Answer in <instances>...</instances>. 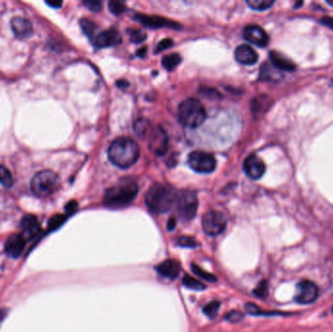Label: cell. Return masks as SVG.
I'll return each mask as SVG.
<instances>
[{
  "label": "cell",
  "instance_id": "cell-1",
  "mask_svg": "<svg viewBox=\"0 0 333 332\" xmlns=\"http://www.w3.org/2000/svg\"><path fill=\"white\" fill-rule=\"evenodd\" d=\"M139 192L137 180L124 177L109 188L104 197V204L111 209H121L130 205Z\"/></svg>",
  "mask_w": 333,
  "mask_h": 332
},
{
  "label": "cell",
  "instance_id": "cell-2",
  "mask_svg": "<svg viewBox=\"0 0 333 332\" xmlns=\"http://www.w3.org/2000/svg\"><path fill=\"white\" fill-rule=\"evenodd\" d=\"M139 157L138 143L132 138H119L109 148V158L111 163L121 168H127L137 163Z\"/></svg>",
  "mask_w": 333,
  "mask_h": 332
},
{
  "label": "cell",
  "instance_id": "cell-3",
  "mask_svg": "<svg viewBox=\"0 0 333 332\" xmlns=\"http://www.w3.org/2000/svg\"><path fill=\"white\" fill-rule=\"evenodd\" d=\"M176 193L173 188L164 183H154L145 194V204L155 215L168 212L175 202Z\"/></svg>",
  "mask_w": 333,
  "mask_h": 332
},
{
  "label": "cell",
  "instance_id": "cell-4",
  "mask_svg": "<svg viewBox=\"0 0 333 332\" xmlns=\"http://www.w3.org/2000/svg\"><path fill=\"white\" fill-rule=\"evenodd\" d=\"M206 111L196 99H187L178 107V119L180 123L191 129L200 127L206 120Z\"/></svg>",
  "mask_w": 333,
  "mask_h": 332
},
{
  "label": "cell",
  "instance_id": "cell-5",
  "mask_svg": "<svg viewBox=\"0 0 333 332\" xmlns=\"http://www.w3.org/2000/svg\"><path fill=\"white\" fill-rule=\"evenodd\" d=\"M59 177L55 171L45 169L37 172L31 179L30 189L37 197H47L59 187Z\"/></svg>",
  "mask_w": 333,
  "mask_h": 332
},
{
  "label": "cell",
  "instance_id": "cell-6",
  "mask_svg": "<svg viewBox=\"0 0 333 332\" xmlns=\"http://www.w3.org/2000/svg\"><path fill=\"white\" fill-rule=\"evenodd\" d=\"M174 204L180 219L189 221L195 218L199 205L195 192L191 190H181L177 192Z\"/></svg>",
  "mask_w": 333,
  "mask_h": 332
},
{
  "label": "cell",
  "instance_id": "cell-7",
  "mask_svg": "<svg viewBox=\"0 0 333 332\" xmlns=\"http://www.w3.org/2000/svg\"><path fill=\"white\" fill-rule=\"evenodd\" d=\"M227 219L219 211H210L203 216L202 227L204 232L212 237L221 235L226 229Z\"/></svg>",
  "mask_w": 333,
  "mask_h": 332
},
{
  "label": "cell",
  "instance_id": "cell-8",
  "mask_svg": "<svg viewBox=\"0 0 333 332\" xmlns=\"http://www.w3.org/2000/svg\"><path fill=\"white\" fill-rule=\"evenodd\" d=\"M188 164L197 172L210 173L216 169L217 160L214 155L204 151H193L188 156Z\"/></svg>",
  "mask_w": 333,
  "mask_h": 332
},
{
  "label": "cell",
  "instance_id": "cell-9",
  "mask_svg": "<svg viewBox=\"0 0 333 332\" xmlns=\"http://www.w3.org/2000/svg\"><path fill=\"white\" fill-rule=\"evenodd\" d=\"M148 146L150 151L157 156H164L166 154L168 147V138L166 131L161 126H157L151 131Z\"/></svg>",
  "mask_w": 333,
  "mask_h": 332
},
{
  "label": "cell",
  "instance_id": "cell-10",
  "mask_svg": "<svg viewBox=\"0 0 333 332\" xmlns=\"http://www.w3.org/2000/svg\"><path fill=\"white\" fill-rule=\"evenodd\" d=\"M319 296L318 286L311 280H301L296 285L294 299L299 304H310L316 301Z\"/></svg>",
  "mask_w": 333,
  "mask_h": 332
},
{
  "label": "cell",
  "instance_id": "cell-11",
  "mask_svg": "<svg viewBox=\"0 0 333 332\" xmlns=\"http://www.w3.org/2000/svg\"><path fill=\"white\" fill-rule=\"evenodd\" d=\"M92 43L98 48L117 46L122 43V35L117 28H111L105 31L99 32L92 40Z\"/></svg>",
  "mask_w": 333,
  "mask_h": 332
},
{
  "label": "cell",
  "instance_id": "cell-12",
  "mask_svg": "<svg viewBox=\"0 0 333 332\" xmlns=\"http://www.w3.org/2000/svg\"><path fill=\"white\" fill-rule=\"evenodd\" d=\"M135 19L140 22L143 26L150 28H181V26L175 22L167 20L166 18L160 16H149L144 14H136Z\"/></svg>",
  "mask_w": 333,
  "mask_h": 332
},
{
  "label": "cell",
  "instance_id": "cell-13",
  "mask_svg": "<svg viewBox=\"0 0 333 332\" xmlns=\"http://www.w3.org/2000/svg\"><path fill=\"white\" fill-rule=\"evenodd\" d=\"M244 37L250 43L258 47H266L269 43V36L265 30L255 25H250L245 28Z\"/></svg>",
  "mask_w": 333,
  "mask_h": 332
},
{
  "label": "cell",
  "instance_id": "cell-14",
  "mask_svg": "<svg viewBox=\"0 0 333 332\" xmlns=\"http://www.w3.org/2000/svg\"><path fill=\"white\" fill-rule=\"evenodd\" d=\"M11 29L16 37L26 39L32 34L33 26L27 18L15 17L11 20Z\"/></svg>",
  "mask_w": 333,
  "mask_h": 332
},
{
  "label": "cell",
  "instance_id": "cell-15",
  "mask_svg": "<svg viewBox=\"0 0 333 332\" xmlns=\"http://www.w3.org/2000/svg\"><path fill=\"white\" fill-rule=\"evenodd\" d=\"M244 169L249 177L252 179H259L264 174L266 166L258 156L250 155L244 163Z\"/></svg>",
  "mask_w": 333,
  "mask_h": 332
},
{
  "label": "cell",
  "instance_id": "cell-16",
  "mask_svg": "<svg viewBox=\"0 0 333 332\" xmlns=\"http://www.w3.org/2000/svg\"><path fill=\"white\" fill-rule=\"evenodd\" d=\"M26 245V239L22 234H15L9 237L5 243V251L12 257H19Z\"/></svg>",
  "mask_w": 333,
  "mask_h": 332
},
{
  "label": "cell",
  "instance_id": "cell-17",
  "mask_svg": "<svg viewBox=\"0 0 333 332\" xmlns=\"http://www.w3.org/2000/svg\"><path fill=\"white\" fill-rule=\"evenodd\" d=\"M155 269L158 272V274L161 275L162 277L173 279L178 277V275L180 274L181 266L179 262L174 259H166L159 265H157Z\"/></svg>",
  "mask_w": 333,
  "mask_h": 332
},
{
  "label": "cell",
  "instance_id": "cell-18",
  "mask_svg": "<svg viewBox=\"0 0 333 332\" xmlns=\"http://www.w3.org/2000/svg\"><path fill=\"white\" fill-rule=\"evenodd\" d=\"M235 58L242 64L251 65L258 60V55L250 46L240 45L235 50Z\"/></svg>",
  "mask_w": 333,
  "mask_h": 332
},
{
  "label": "cell",
  "instance_id": "cell-19",
  "mask_svg": "<svg viewBox=\"0 0 333 332\" xmlns=\"http://www.w3.org/2000/svg\"><path fill=\"white\" fill-rule=\"evenodd\" d=\"M21 226L24 229V234H22V235L25 237V239H26V237L27 238H32V237L36 236L37 233L40 230V227H39L36 217H34L32 215H28V216L24 217L22 221H21Z\"/></svg>",
  "mask_w": 333,
  "mask_h": 332
},
{
  "label": "cell",
  "instance_id": "cell-20",
  "mask_svg": "<svg viewBox=\"0 0 333 332\" xmlns=\"http://www.w3.org/2000/svg\"><path fill=\"white\" fill-rule=\"evenodd\" d=\"M272 105V101L267 96H258L251 101V111L253 114L258 115L262 114L268 111L270 106Z\"/></svg>",
  "mask_w": 333,
  "mask_h": 332
},
{
  "label": "cell",
  "instance_id": "cell-21",
  "mask_svg": "<svg viewBox=\"0 0 333 332\" xmlns=\"http://www.w3.org/2000/svg\"><path fill=\"white\" fill-rule=\"evenodd\" d=\"M270 59L273 65L279 70L292 71L295 68V65L290 60H288L286 57H284L283 55L278 54L275 51L270 52Z\"/></svg>",
  "mask_w": 333,
  "mask_h": 332
},
{
  "label": "cell",
  "instance_id": "cell-22",
  "mask_svg": "<svg viewBox=\"0 0 333 332\" xmlns=\"http://www.w3.org/2000/svg\"><path fill=\"white\" fill-rule=\"evenodd\" d=\"M134 131L136 135L143 139L146 138L148 134L151 133V123L148 119L145 118H139L138 119L134 124Z\"/></svg>",
  "mask_w": 333,
  "mask_h": 332
},
{
  "label": "cell",
  "instance_id": "cell-23",
  "mask_svg": "<svg viewBox=\"0 0 333 332\" xmlns=\"http://www.w3.org/2000/svg\"><path fill=\"white\" fill-rule=\"evenodd\" d=\"M80 27L83 30V32L85 33V35L92 41L95 36L98 34L97 30H98V27L96 26L95 23H93L92 21L88 20V19H82L80 21Z\"/></svg>",
  "mask_w": 333,
  "mask_h": 332
},
{
  "label": "cell",
  "instance_id": "cell-24",
  "mask_svg": "<svg viewBox=\"0 0 333 332\" xmlns=\"http://www.w3.org/2000/svg\"><path fill=\"white\" fill-rule=\"evenodd\" d=\"M180 62H181V56L177 53H172V54L165 55L162 58V65L168 71L175 68Z\"/></svg>",
  "mask_w": 333,
  "mask_h": 332
},
{
  "label": "cell",
  "instance_id": "cell-25",
  "mask_svg": "<svg viewBox=\"0 0 333 332\" xmlns=\"http://www.w3.org/2000/svg\"><path fill=\"white\" fill-rule=\"evenodd\" d=\"M0 183L5 188H10L14 184V178L11 171L5 166L0 165Z\"/></svg>",
  "mask_w": 333,
  "mask_h": 332
},
{
  "label": "cell",
  "instance_id": "cell-26",
  "mask_svg": "<svg viewBox=\"0 0 333 332\" xmlns=\"http://www.w3.org/2000/svg\"><path fill=\"white\" fill-rule=\"evenodd\" d=\"M182 283L185 287L192 289V290H204L206 288L205 284H203L200 280H198L195 277H190L189 275H185L183 279H182Z\"/></svg>",
  "mask_w": 333,
  "mask_h": 332
},
{
  "label": "cell",
  "instance_id": "cell-27",
  "mask_svg": "<svg viewBox=\"0 0 333 332\" xmlns=\"http://www.w3.org/2000/svg\"><path fill=\"white\" fill-rule=\"evenodd\" d=\"M273 0H248L247 4L253 10L264 11L274 5Z\"/></svg>",
  "mask_w": 333,
  "mask_h": 332
},
{
  "label": "cell",
  "instance_id": "cell-28",
  "mask_svg": "<svg viewBox=\"0 0 333 332\" xmlns=\"http://www.w3.org/2000/svg\"><path fill=\"white\" fill-rule=\"evenodd\" d=\"M280 77V75H278L277 70H274V68L265 63L262 65L261 69H260V78L263 80H275L278 79V77Z\"/></svg>",
  "mask_w": 333,
  "mask_h": 332
},
{
  "label": "cell",
  "instance_id": "cell-29",
  "mask_svg": "<svg viewBox=\"0 0 333 332\" xmlns=\"http://www.w3.org/2000/svg\"><path fill=\"white\" fill-rule=\"evenodd\" d=\"M191 268H192V272L197 276V277H201L207 281H210V282H215L217 281V277L215 275L203 270L200 266L192 263L191 264Z\"/></svg>",
  "mask_w": 333,
  "mask_h": 332
},
{
  "label": "cell",
  "instance_id": "cell-30",
  "mask_svg": "<svg viewBox=\"0 0 333 332\" xmlns=\"http://www.w3.org/2000/svg\"><path fill=\"white\" fill-rule=\"evenodd\" d=\"M220 307H221V302H219V301H212V302L208 303L204 307L203 312L210 319H214V318H216L217 314L219 313Z\"/></svg>",
  "mask_w": 333,
  "mask_h": 332
},
{
  "label": "cell",
  "instance_id": "cell-31",
  "mask_svg": "<svg viewBox=\"0 0 333 332\" xmlns=\"http://www.w3.org/2000/svg\"><path fill=\"white\" fill-rule=\"evenodd\" d=\"M199 93L203 97L211 99V100H219V99L222 98V94L217 89L212 88V87H208V86L201 87L200 90H199Z\"/></svg>",
  "mask_w": 333,
  "mask_h": 332
},
{
  "label": "cell",
  "instance_id": "cell-32",
  "mask_svg": "<svg viewBox=\"0 0 333 332\" xmlns=\"http://www.w3.org/2000/svg\"><path fill=\"white\" fill-rule=\"evenodd\" d=\"M176 243L178 246L182 248H189V249L197 248L199 245V243L193 237H190V236H180L178 237Z\"/></svg>",
  "mask_w": 333,
  "mask_h": 332
},
{
  "label": "cell",
  "instance_id": "cell-33",
  "mask_svg": "<svg viewBox=\"0 0 333 332\" xmlns=\"http://www.w3.org/2000/svg\"><path fill=\"white\" fill-rule=\"evenodd\" d=\"M131 41L134 43H141L146 39V33L139 29H131L129 30Z\"/></svg>",
  "mask_w": 333,
  "mask_h": 332
},
{
  "label": "cell",
  "instance_id": "cell-34",
  "mask_svg": "<svg viewBox=\"0 0 333 332\" xmlns=\"http://www.w3.org/2000/svg\"><path fill=\"white\" fill-rule=\"evenodd\" d=\"M253 293L255 296L259 297V298H265L268 294V283L266 280H261L257 286L255 287V289L253 290Z\"/></svg>",
  "mask_w": 333,
  "mask_h": 332
},
{
  "label": "cell",
  "instance_id": "cell-35",
  "mask_svg": "<svg viewBox=\"0 0 333 332\" xmlns=\"http://www.w3.org/2000/svg\"><path fill=\"white\" fill-rule=\"evenodd\" d=\"M65 221H66V217L63 216V215H56L54 217H52L49 221V223H48L49 230L53 231V230L57 229L59 226H61L63 224V222Z\"/></svg>",
  "mask_w": 333,
  "mask_h": 332
},
{
  "label": "cell",
  "instance_id": "cell-36",
  "mask_svg": "<svg viewBox=\"0 0 333 332\" xmlns=\"http://www.w3.org/2000/svg\"><path fill=\"white\" fill-rule=\"evenodd\" d=\"M245 318V315L240 312V311H231L229 313H227L225 315V320L230 322V323H233V324H237V323H240L241 321H243Z\"/></svg>",
  "mask_w": 333,
  "mask_h": 332
},
{
  "label": "cell",
  "instance_id": "cell-37",
  "mask_svg": "<svg viewBox=\"0 0 333 332\" xmlns=\"http://www.w3.org/2000/svg\"><path fill=\"white\" fill-rule=\"evenodd\" d=\"M109 7L111 10V13H113L114 15H121L126 11V6L119 1H111L109 3Z\"/></svg>",
  "mask_w": 333,
  "mask_h": 332
},
{
  "label": "cell",
  "instance_id": "cell-38",
  "mask_svg": "<svg viewBox=\"0 0 333 332\" xmlns=\"http://www.w3.org/2000/svg\"><path fill=\"white\" fill-rule=\"evenodd\" d=\"M83 4L91 11L93 12H100L103 8V4L100 1H95V0H87L83 1Z\"/></svg>",
  "mask_w": 333,
  "mask_h": 332
},
{
  "label": "cell",
  "instance_id": "cell-39",
  "mask_svg": "<svg viewBox=\"0 0 333 332\" xmlns=\"http://www.w3.org/2000/svg\"><path fill=\"white\" fill-rule=\"evenodd\" d=\"M172 44H173V42H172V40H171L170 38H165V39H163V40L160 41V42L158 43V45L156 46L155 53L157 54V53H161V52L165 51L166 49L170 48V47L172 46Z\"/></svg>",
  "mask_w": 333,
  "mask_h": 332
},
{
  "label": "cell",
  "instance_id": "cell-40",
  "mask_svg": "<svg viewBox=\"0 0 333 332\" xmlns=\"http://www.w3.org/2000/svg\"><path fill=\"white\" fill-rule=\"evenodd\" d=\"M77 207H78L77 202L71 201V202H69V203L65 206V212H66L68 215H70V214L74 213V212L77 210Z\"/></svg>",
  "mask_w": 333,
  "mask_h": 332
},
{
  "label": "cell",
  "instance_id": "cell-41",
  "mask_svg": "<svg viewBox=\"0 0 333 332\" xmlns=\"http://www.w3.org/2000/svg\"><path fill=\"white\" fill-rule=\"evenodd\" d=\"M175 225H176V221H175V219H174V218H170V219L168 220L166 227H167V229H168L169 231H171L172 229L175 228Z\"/></svg>",
  "mask_w": 333,
  "mask_h": 332
},
{
  "label": "cell",
  "instance_id": "cell-42",
  "mask_svg": "<svg viewBox=\"0 0 333 332\" xmlns=\"http://www.w3.org/2000/svg\"><path fill=\"white\" fill-rule=\"evenodd\" d=\"M323 24L324 25H326V26H328L329 28H333V18H329V17H327V18H324L323 19Z\"/></svg>",
  "mask_w": 333,
  "mask_h": 332
},
{
  "label": "cell",
  "instance_id": "cell-43",
  "mask_svg": "<svg viewBox=\"0 0 333 332\" xmlns=\"http://www.w3.org/2000/svg\"><path fill=\"white\" fill-rule=\"evenodd\" d=\"M46 3L53 8H59L62 5V2L60 1H47Z\"/></svg>",
  "mask_w": 333,
  "mask_h": 332
},
{
  "label": "cell",
  "instance_id": "cell-44",
  "mask_svg": "<svg viewBox=\"0 0 333 332\" xmlns=\"http://www.w3.org/2000/svg\"><path fill=\"white\" fill-rule=\"evenodd\" d=\"M6 314H7V311L5 309H2L0 310V324L3 322V320L5 319L6 317Z\"/></svg>",
  "mask_w": 333,
  "mask_h": 332
},
{
  "label": "cell",
  "instance_id": "cell-45",
  "mask_svg": "<svg viewBox=\"0 0 333 332\" xmlns=\"http://www.w3.org/2000/svg\"><path fill=\"white\" fill-rule=\"evenodd\" d=\"M117 85H119L118 87H127L128 85H129V83L128 82H126V81H123V80H121V81H118L117 82Z\"/></svg>",
  "mask_w": 333,
  "mask_h": 332
},
{
  "label": "cell",
  "instance_id": "cell-46",
  "mask_svg": "<svg viewBox=\"0 0 333 332\" xmlns=\"http://www.w3.org/2000/svg\"><path fill=\"white\" fill-rule=\"evenodd\" d=\"M145 53H146V48H142V49L139 50L138 55H139V56H144Z\"/></svg>",
  "mask_w": 333,
  "mask_h": 332
},
{
  "label": "cell",
  "instance_id": "cell-47",
  "mask_svg": "<svg viewBox=\"0 0 333 332\" xmlns=\"http://www.w3.org/2000/svg\"><path fill=\"white\" fill-rule=\"evenodd\" d=\"M328 3H329L331 6H333V0H328Z\"/></svg>",
  "mask_w": 333,
  "mask_h": 332
},
{
  "label": "cell",
  "instance_id": "cell-48",
  "mask_svg": "<svg viewBox=\"0 0 333 332\" xmlns=\"http://www.w3.org/2000/svg\"></svg>",
  "mask_w": 333,
  "mask_h": 332
}]
</instances>
